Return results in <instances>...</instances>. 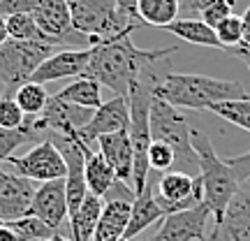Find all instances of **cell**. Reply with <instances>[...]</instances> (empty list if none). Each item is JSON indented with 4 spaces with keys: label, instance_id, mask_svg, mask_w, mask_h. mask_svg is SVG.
<instances>
[{
    "label": "cell",
    "instance_id": "obj_14",
    "mask_svg": "<svg viewBox=\"0 0 250 241\" xmlns=\"http://www.w3.org/2000/svg\"><path fill=\"white\" fill-rule=\"evenodd\" d=\"M206 241H250V186H239Z\"/></svg>",
    "mask_w": 250,
    "mask_h": 241
},
{
    "label": "cell",
    "instance_id": "obj_42",
    "mask_svg": "<svg viewBox=\"0 0 250 241\" xmlns=\"http://www.w3.org/2000/svg\"><path fill=\"white\" fill-rule=\"evenodd\" d=\"M46 241H72V239H70V237H62V234L56 232L54 237H51V239H46Z\"/></svg>",
    "mask_w": 250,
    "mask_h": 241
},
{
    "label": "cell",
    "instance_id": "obj_36",
    "mask_svg": "<svg viewBox=\"0 0 250 241\" xmlns=\"http://www.w3.org/2000/svg\"><path fill=\"white\" fill-rule=\"evenodd\" d=\"M137 2H139V0H116V7L125 19H130L137 26H144L142 21H139V14H137Z\"/></svg>",
    "mask_w": 250,
    "mask_h": 241
},
{
    "label": "cell",
    "instance_id": "obj_25",
    "mask_svg": "<svg viewBox=\"0 0 250 241\" xmlns=\"http://www.w3.org/2000/svg\"><path fill=\"white\" fill-rule=\"evenodd\" d=\"M37 134L40 132L33 125V116H26L21 128H12V130L9 128H0V165H5V160L14 155V151L21 144L33 142Z\"/></svg>",
    "mask_w": 250,
    "mask_h": 241
},
{
    "label": "cell",
    "instance_id": "obj_18",
    "mask_svg": "<svg viewBox=\"0 0 250 241\" xmlns=\"http://www.w3.org/2000/svg\"><path fill=\"white\" fill-rule=\"evenodd\" d=\"M130 211H132L130 197H111L102 206L93 241H123L127 223H130Z\"/></svg>",
    "mask_w": 250,
    "mask_h": 241
},
{
    "label": "cell",
    "instance_id": "obj_40",
    "mask_svg": "<svg viewBox=\"0 0 250 241\" xmlns=\"http://www.w3.org/2000/svg\"><path fill=\"white\" fill-rule=\"evenodd\" d=\"M0 241H19V237L7 223H0Z\"/></svg>",
    "mask_w": 250,
    "mask_h": 241
},
{
    "label": "cell",
    "instance_id": "obj_35",
    "mask_svg": "<svg viewBox=\"0 0 250 241\" xmlns=\"http://www.w3.org/2000/svg\"><path fill=\"white\" fill-rule=\"evenodd\" d=\"M225 162L229 165V170H232V174L236 176L239 186L248 183L250 181V151L241 153V155H236V158H227Z\"/></svg>",
    "mask_w": 250,
    "mask_h": 241
},
{
    "label": "cell",
    "instance_id": "obj_5",
    "mask_svg": "<svg viewBox=\"0 0 250 241\" xmlns=\"http://www.w3.org/2000/svg\"><path fill=\"white\" fill-rule=\"evenodd\" d=\"M67 7L74 30L88 37L90 46L118 35H132L142 28L118 12L116 0H67Z\"/></svg>",
    "mask_w": 250,
    "mask_h": 241
},
{
    "label": "cell",
    "instance_id": "obj_34",
    "mask_svg": "<svg viewBox=\"0 0 250 241\" xmlns=\"http://www.w3.org/2000/svg\"><path fill=\"white\" fill-rule=\"evenodd\" d=\"M42 0H0V17H14V14H33Z\"/></svg>",
    "mask_w": 250,
    "mask_h": 241
},
{
    "label": "cell",
    "instance_id": "obj_29",
    "mask_svg": "<svg viewBox=\"0 0 250 241\" xmlns=\"http://www.w3.org/2000/svg\"><path fill=\"white\" fill-rule=\"evenodd\" d=\"M7 33H9V40H19V42H46L44 35L37 28L33 14H14V17H7Z\"/></svg>",
    "mask_w": 250,
    "mask_h": 241
},
{
    "label": "cell",
    "instance_id": "obj_22",
    "mask_svg": "<svg viewBox=\"0 0 250 241\" xmlns=\"http://www.w3.org/2000/svg\"><path fill=\"white\" fill-rule=\"evenodd\" d=\"M162 30H167L171 35L181 37L183 42H190V44L211 46V49L225 51L223 44H220L218 37H215V30L211 26H206L202 19H176V21H171L169 26H165Z\"/></svg>",
    "mask_w": 250,
    "mask_h": 241
},
{
    "label": "cell",
    "instance_id": "obj_3",
    "mask_svg": "<svg viewBox=\"0 0 250 241\" xmlns=\"http://www.w3.org/2000/svg\"><path fill=\"white\" fill-rule=\"evenodd\" d=\"M190 139H192V149L199 160V176H202V186H204V204L215 220L225 214L227 204L232 202V197L239 190V181L232 174L229 165L215 153L213 144L208 139L204 130H190Z\"/></svg>",
    "mask_w": 250,
    "mask_h": 241
},
{
    "label": "cell",
    "instance_id": "obj_44",
    "mask_svg": "<svg viewBox=\"0 0 250 241\" xmlns=\"http://www.w3.org/2000/svg\"><path fill=\"white\" fill-rule=\"evenodd\" d=\"M148 241H151V239H148Z\"/></svg>",
    "mask_w": 250,
    "mask_h": 241
},
{
    "label": "cell",
    "instance_id": "obj_27",
    "mask_svg": "<svg viewBox=\"0 0 250 241\" xmlns=\"http://www.w3.org/2000/svg\"><path fill=\"white\" fill-rule=\"evenodd\" d=\"M208 111H213L215 116L225 118V121H229L232 125H236V128L250 132V98L215 102V105L208 107Z\"/></svg>",
    "mask_w": 250,
    "mask_h": 241
},
{
    "label": "cell",
    "instance_id": "obj_39",
    "mask_svg": "<svg viewBox=\"0 0 250 241\" xmlns=\"http://www.w3.org/2000/svg\"><path fill=\"white\" fill-rule=\"evenodd\" d=\"M241 26H243V44L250 46V7L241 14Z\"/></svg>",
    "mask_w": 250,
    "mask_h": 241
},
{
    "label": "cell",
    "instance_id": "obj_11",
    "mask_svg": "<svg viewBox=\"0 0 250 241\" xmlns=\"http://www.w3.org/2000/svg\"><path fill=\"white\" fill-rule=\"evenodd\" d=\"M211 218L213 216L204 202L192 209L169 214L165 216L160 230L153 234L151 241H206V225Z\"/></svg>",
    "mask_w": 250,
    "mask_h": 241
},
{
    "label": "cell",
    "instance_id": "obj_21",
    "mask_svg": "<svg viewBox=\"0 0 250 241\" xmlns=\"http://www.w3.org/2000/svg\"><path fill=\"white\" fill-rule=\"evenodd\" d=\"M83 155H86V186H88V193L98 197H107L111 193V188L118 183L114 170L109 167V162L102 158L100 151H90L88 144L83 149Z\"/></svg>",
    "mask_w": 250,
    "mask_h": 241
},
{
    "label": "cell",
    "instance_id": "obj_24",
    "mask_svg": "<svg viewBox=\"0 0 250 241\" xmlns=\"http://www.w3.org/2000/svg\"><path fill=\"white\" fill-rule=\"evenodd\" d=\"M100 86L95 79H88V77H77L72 81L70 86H65L62 90H58L56 95L65 102H72L77 107H83V109H95L102 105V95H100Z\"/></svg>",
    "mask_w": 250,
    "mask_h": 241
},
{
    "label": "cell",
    "instance_id": "obj_1",
    "mask_svg": "<svg viewBox=\"0 0 250 241\" xmlns=\"http://www.w3.org/2000/svg\"><path fill=\"white\" fill-rule=\"evenodd\" d=\"M169 54H176V46L139 49L130 35H118L93 46L83 77L95 79L100 86H107L116 95H127L134 79L169 70Z\"/></svg>",
    "mask_w": 250,
    "mask_h": 241
},
{
    "label": "cell",
    "instance_id": "obj_28",
    "mask_svg": "<svg viewBox=\"0 0 250 241\" xmlns=\"http://www.w3.org/2000/svg\"><path fill=\"white\" fill-rule=\"evenodd\" d=\"M7 225L14 230L19 241H46L56 234V230H51L46 223H42L40 218H35V216H30V214L21 216V218H17V220H12Z\"/></svg>",
    "mask_w": 250,
    "mask_h": 241
},
{
    "label": "cell",
    "instance_id": "obj_26",
    "mask_svg": "<svg viewBox=\"0 0 250 241\" xmlns=\"http://www.w3.org/2000/svg\"><path fill=\"white\" fill-rule=\"evenodd\" d=\"M14 100L21 107V111L26 116H40L42 109L46 107V100H49V90L44 84H37V81H26L23 86H19L14 93Z\"/></svg>",
    "mask_w": 250,
    "mask_h": 241
},
{
    "label": "cell",
    "instance_id": "obj_15",
    "mask_svg": "<svg viewBox=\"0 0 250 241\" xmlns=\"http://www.w3.org/2000/svg\"><path fill=\"white\" fill-rule=\"evenodd\" d=\"M35 197V186L30 179L0 167V223H12L21 216H28Z\"/></svg>",
    "mask_w": 250,
    "mask_h": 241
},
{
    "label": "cell",
    "instance_id": "obj_43",
    "mask_svg": "<svg viewBox=\"0 0 250 241\" xmlns=\"http://www.w3.org/2000/svg\"><path fill=\"white\" fill-rule=\"evenodd\" d=\"M0 167H2V165H0Z\"/></svg>",
    "mask_w": 250,
    "mask_h": 241
},
{
    "label": "cell",
    "instance_id": "obj_10",
    "mask_svg": "<svg viewBox=\"0 0 250 241\" xmlns=\"http://www.w3.org/2000/svg\"><path fill=\"white\" fill-rule=\"evenodd\" d=\"M158 204H160L162 214L169 216L183 209H192V206L204 202V186H202V176H190L186 172H165L158 181Z\"/></svg>",
    "mask_w": 250,
    "mask_h": 241
},
{
    "label": "cell",
    "instance_id": "obj_7",
    "mask_svg": "<svg viewBox=\"0 0 250 241\" xmlns=\"http://www.w3.org/2000/svg\"><path fill=\"white\" fill-rule=\"evenodd\" d=\"M58 51V46L46 44V42H19L7 40L0 44V84H2V95L14 98L19 86L33 79V72Z\"/></svg>",
    "mask_w": 250,
    "mask_h": 241
},
{
    "label": "cell",
    "instance_id": "obj_6",
    "mask_svg": "<svg viewBox=\"0 0 250 241\" xmlns=\"http://www.w3.org/2000/svg\"><path fill=\"white\" fill-rule=\"evenodd\" d=\"M151 100L153 93L139 79L127 88L130 105V144H132V190L134 195L148 186V149H151Z\"/></svg>",
    "mask_w": 250,
    "mask_h": 241
},
{
    "label": "cell",
    "instance_id": "obj_19",
    "mask_svg": "<svg viewBox=\"0 0 250 241\" xmlns=\"http://www.w3.org/2000/svg\"><path fill=\"white\" fill-rule=\"evenodd\" d=\"M160 218H165V214H162V209H160V204H158L155 195L151 193V186H146L142 193H137L132 199L130 223H127L123 241H132L134 237H139L148 225H153L155 220H160Z\"/></svg>",
    "mask_w": 250,
    "mask_h": 241
},
{
    "label": "cell",
    "instance_id": "obj_8",
    "mask_svg": "<svg viewBox=\"0 0 250 241\" xmlns=\"http://www.w3.org/2000/svg\"><path fill=\"white\" fill-rule=\"evenodd\" d=\"M5 167H14V174L23 176V179L37 181V183L65 179V174H67L65 158H62L58 144L51 137L35 144L26 155H19V158L12 155V158H7Z\"/></svg>",
    "mask_w": 250,
    "mask_h": 241
},
{
    "label": "cell",
    "instance_id": "obj_38",
    "mask_svg": "<svg viewBox=\"0 0 250 241\" xmlns=\"http://www.w3.org/2000/svg\"><path fill=\"white\" fill-rule=\"evenodd\" d=\"M229 54H232L234 58H239V61H243L246 65H248V70H250V46H248V44H239V46H234V49H229Z\"/></svg>",
    "mask_w": 250,
    "mask_h": 241
},
{
    "label": "cell",
    "instance_id": "obj_16",
    "mask_svg": "<svg viewBox=\"0 0 250 241\" xmlns=\"http://www.w3.org/2000/svg\"><path fill=\"white\" fill-rule=\"evenodd\" d=\"M30 216L40 218L51 230H58L67 220V193H65V179L46 181L35 188V197L30 204Z\"/></svg>",
    "mask_w": 250,
    "mask_h": 241
},
{
    "label": "cell",
    "instance_id": "obj_23",
    "mask_svg": "<svg viewBox=\"0 0 250 241\" xmlns=\"http://www.w3.org/2000/svg\"><path fill=\"white\" fill-rule=\"evenodd\" d=\"M137 14L144 26L165 28L181 14V0H139Z\"/></svg>",
    "mask_w": 250,
    "mask_h": 241
},
{
    "label": "cell",
    "instance_id": "obj_37",
    "mask_svg": "<svg viewBox=\"0 0 250 241\" xmlns=\"http://www.w3.org/2000/svg\"><path fill=\"white\" fill-rule=\"evenodd\" d=\"M215 0H181V12H190V14H199L204 7H208Z\"/></svg>",
    "mask_w": 250,
    "mask_h": 241
},
{
    "label": "cell",
    "instance_id": "obj_30",
    "mask_svg": "<svg viewBox=\"0 0 250 241\" xmlns=\"http://www.w3.org/2000/svg\"><path fill=\"white\" fill-rule=\"evenodd\" d=\"M215 30V37H218V42L223 44V49L229 54V49H234V46L243 44V26H241V17H236V14H232V17L223 19L218 26L213 28Z\"/></svg>",
    "mask_w": 250,
    "mask_h": 241
},
{
    "label": "cell",
    "instance_id": "obj_9",
    "mask_svg": "<svg viewBox=\"0 0 250 241\" xmlns=\"http://www.w3.org/2000/svg\"><path fill=\"white\" fill-rule=\"evenodd\" d=\"M40 33L54 46H90L88 37L81 35L72 26V14L67 7V0H42L40 7L33 12Z\"/></svg>",
    "mask_w": 250,
    "mask_h": 241
},
{
    "label": "cell",
    "instance_id": "obj_17",
    "mask_svg": "<svg viewBox=\"0 0 250 241\" xmlns=\"http://www.w3.org/2000/svg\"><path fill=\"white\" fill-rule=\"evenodd\" d=\"M98 151L102 158L109 162V167L114 170L118 183L132 188V144H130V132L118 130L111 134H102L95 139Z\"/></svg>",
    "mask_w": 250,
    "mask_h": 241
},
{
    "label": "cell",
    "instance_id": "obj_4",
    "mask_svg": "<svg viewBox=\"0 0 250 241\" xmlns=\"http://www.w3.org/2000/svg\"><path fill=\"white\" fill-rule=\"evenodd\" d=\"M190 125H188L186 116L179 109L165 102L160 98L151 100V137L158 142L167 144L174 151V167L176 172H186V174H199V160L197 153L192 149V139H190Z\"/></svg>",
    "mask_w": 250,
    "mask_h": 241
},
{
    "label": "cell",
    "instance_id": "obj_2",
    "mask_svg": "<svg viewBox=\"0 0 250 241\" xmlns=\"http://www.w3.org/2000/svg\"><path fill=\"white\" fill-rule=\"evenodd\" d=\"M153 98H160L176 109H208L215 102L248 98L239 81L206 77V74H183L169 72L153 88Z\"/></svg>",
    "mask_w": 250,
    "mask_h": 241
},
{
    "label": "cell",
    "instance_id": "obj_33",
    "mask_svg": "<svg viewBox=\"0 0 250 241\" xmlns=\"http://www.w3.org/2000/svg\"><path fill=\"white\" fill-rule=\"evenodd\" d=\"M232 14H234V0H215V2H211L208 7H204L199 12L202 21L211 28H215L223 19L232 17Z\"/></svg>",
    "mask_w": 250,
    "mask_h": 241
},
{
    "label": "cell",
    "instance_id": "obj_31",
    "mask_svg": "<svg viewBox=\"0 0 250 241\" xmlns=\"http://www.w3.org/2000/svg\"><path fill=\"white\" fill-rule=\"evenodd\" d=\"M174 162H176V158H174V151L169 146L158 142V139H153L151 149H148V167L165 174V172H169L174 167Z\"/></svg>",
    "mask_w": 250,
    "mask_h": 241
},
{
    "label": "cell",
    "instance_id": "obj_32",
    "mask_svg": "<svg viewBox=\"0 0 250 241\" xmlns=\"http://www.w3.org/2000/svg\"><path fill=\"white\" fill-rule=\"evenodd\" d=\"M26 121V114L21 111L17 100L9 95H0V128H21Z\"/></svg>",
    "mask_w": 250,
    "mask_h": 241
},
{
    "label": "cell",
    "instance_id": "obj_13",
    "mask_svg": "<svg viewBox=\"0 0 250 241\" xmlns=\"http://www.w3.org/2000/svg\"><path fill=\"white\" fill-rule=\"evenodd\" d=\"M90 56H93V46H67V49H58L49 56L35 72L33 79L37 84H49V81L58 79H74V77H83V72L88 67Z\"/></svg>",
    "mask_w": 250,
    "mask_h": 241
},
{
    "label": "cell",
    "instance_id": "obj_12",
    "mask_svg": "<svg viewBox=\"0 0 250 241\" xmlns=\"http://www.w3.org/2000/svg\"><path fill=\"white\" fill-rule=\"evenodd\" d=\"M118 130H130V105H127V95H116V98L102 102L93 111L88 123L77 130V137L83 144L90 146L98 137L118 132Z\"/></svg>",
    "mask_w": 250,
    "mask_h": 241
},
{
    "label": "cell",
    "instance_id": "obj_20",
    "mask_svg": "<svg viewBox=\"0 0 250 241\" xmlns=\"http://www.w3.org/2000/svg\"><path fill=\"white\" fill-rule=\"evenodd\" d=\"M102 197L88 195L83 197L81 206L77 209V214L70 216V239L72 241H93V234H95V227H98L100 214H102Z\"/></svg>",
    "mask_w": 250,
    "mask_h": 241
},
{
    "label": "cell",
    "instance_id": "obj_41",
    "mask_svg": "<svg viewBox=\"0 0 250 241\" xmlns=\"http://www.w3.org/2000/svg\"><path fill=\"white\" fill-rule=\"evenodd\" d=\"M9 40V33H7V19L0 17V44H5Z\"/></svg>",
    "mask_w": 250,
    "mask_h": 241
}]
</instances>
